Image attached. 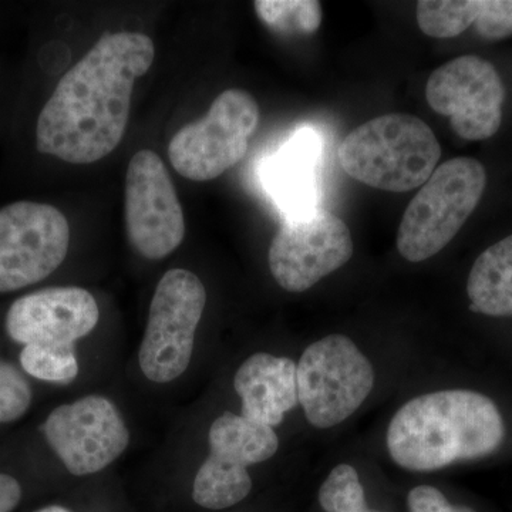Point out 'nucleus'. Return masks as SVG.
Returning a JSON list of instances; mask_svg holds the SVG:
<instances>
[{"label": "nucleus", "instance_id": "obj_1", "mask_svg": "<svg viewBox=\"0 0 512 512\" xmlns=\"http://www.w3.org/2000/svg\"><path fill=\"white\" fill-rule=\"evenodd\" d=\"M154 57L153 40L143 33L101 37L40 111L37 150L70 164H93L113 153L126 134L134 84Z\"/></svg>", "mask_w": 512, "mask_h": 512}, {"label": "nucleus", "instance_id": "obj_2", "mask_svg": "<svg viewBox=\"0 0 512 512\" xmlns=\"http://www.w3.org/2000/svg\"><path fill=\"white\" fill-rule=\"evenodd\" d=\"M504 436L503 416L490 397L443 390L414 397L394 414L387 448L394 463L406 470L434 471L490 456Z\"/></svg>", "mask_w": 512, "mask_h": 512}, {"label": "nucleus", "instance_id": "obj_3", "mask_svg": "<svg viewBox=\"0 0 512 512\" xmlns=\"http://www.w3.org/2000/svg\"><path fill=\"white\" fill-rule=\"evenodd\" d=\"M345 173L376 190L406 192L436 170L441 146L436 134L412 114H386L350 131L340 143Z\"/></svg>", "mask_w": 512, "mask_h": 512}, {"label": "nucleus", "instance_id": "obj_4", "mask_svg": "<svg viewBox=\"0 0 512 512\" xmlns=\"http://www.w3.org/2000/svg\"><path fill=\"white\" fill-rule=\"evenodd\" d=\"M487 185L480 161L457 157L434 170L404 211L397 249L404 259L421 262L439 254L476 210Z\"/></svg>", "mask_w": 512, "mask_h": 512}, {"label": "nucleus", "instance_id": "obj_5", "mask_svg": "<svg viewBox=\"0 0 512 512\" xmlns=\"http://www.w3.org/2000/svg\"><path fill=\"white\" fill-rule=\"evenodd\" d=\"M296 380L306 419L318 429H329L365 403L375 384V372L348 336L330 335L303 352L296 365Z\"/></svg>", "mask_w": 512, "mask_h": 512}, {"label": "nucleus", "instance_id": "obj_6", "mask_svg": "<svg viewBox=\"0 0 512 512\" xmlns=\"http://www.w3.org/2000/svg\"><path fill=\"white\" fill-rule=\"evenodd\" d=\"M259 123L251 94L228 89L212 101L207 116L181 128L168 146L174 170L187 180L211 181L245 157Z\"/></svg>", "mask_w": 512, "mask_h": 512}, {"label": "nucleus", "instance_id": "obj_7", "mask_svg": "<svg viewBox=\"0 0 512 512\" xmlns=\"http://www.w3.org/2000/svg\"><path fill=\"white\" fill-rule=\"evenodd\" d=\"M205 303L207 292L197 275L181 268L165 272L154 292L138 353L148 380L170 383L187 370Z\"/></svg>", "mask_w": 512, "mask_h": 512}, {"label": "nucleus", "instance_id": "obj_8", "mask_svg": "<svg viewBox=\"0 0 512 512\" xmlns=\"http://www.w3.org/2000/svg\"><path fill=\"white\" fill-rule=\"evenodd\" d=\"M66 217L49 204L18 201L0 210V292L43 281L69 251Z\"/></svg>", "mask_w": 512, "mask_h": 512}, {"label": "nucleus", "instance_id": "obj_9", "mask_svg": "<svg viewBox=\"0 0 512 512\" xmlns=\"http://www.w3.org/2000/svg\"><path fill=\"white\" fill-rule=\"evenodd\" d=\"M128 241L138 254L158 261L184 241L183 207L167 167L151 150L131 157L124 188Z\"/></svg>", "mask_w": 512, "mask_h": 512}, {"label": "nucleus", "instance_id": "obj_10", "mask_svg": "<svg viewBox=\"0 0 512 512\" xmlns=\"http://www.w3.org/2000/svg\"><path fill=\"white\" fill-rule=\"evenodd\" d=\"M426 99L467 141L488 140L503 123V80L493 63L478 56H460L434 70Z\"/></svg>", "mask_w": 512, "mask_h": 512}, {"label": "nucleus", "instance_id": "obj_11", "mask_svg": "<svg viewBox=\"0 0 512 512\" xmlns=\"http://www.w3.org/2000/svg\"><path fill=\"white\" fill-rule=\"evenodd\" d=\"M43 431L73 476L99 473L130 443V431L116 404L101 396H86L57 407L47 417Z\"/></svg>", "mask_w": 512, "mask_h": 512}, {"label": "nucleus", "instance_id": "obj_12", "mask_svg": "<svg viewBox=\"0 0 512 512\" xmlns=\"http://www.w3.org/2000/svg\"><path fill=\"white\" fill-rule=\"evenodd\" d=\"M352 255L348 225L329 212H316L286 222L272 239L268 259L282 289L305 292L348 264Z\"/></svg>", "mask_w": 512, "mask_h": 512}, {"label": "nucleus", "instance_id": "obj_13", "mask_svg": "<svg viewBox=\"0 0 512 512\" xmlns=\"http://www.w3.org/2000/svg\"><path fill=\"white\" fill-rule=\"evenodd\" d=\"M100 311L89 291L60 286L22 296L6 315V332L22 345H74L99 323Z\"/></svg>", "mask_w": 512, "mask_h": 512}, {"label": "nucleus", "instance_id": "obj_14", "mask_svg": "<svg viewBox=\"0 0 512 512\" xmlns=\"http://www.w3.org/2000/svg\"><path fill=\"white\" fill-rule=\"evenodd\" d=\"M241 416L264 426H279L299 403L296 365L288 357L255 353L235 373Z\"/></svg>", "mask_w": 512, "mask_h": 512}, {"label": "nucleus", "instance_id": "obj_15", "mask_svg": "<svg viewBox=\"0 0 512 512\" xmlns=\"http://www.w3.org/2000/svg\"><path fill=\"white\" fill-rule=\"evenodd\" d=\"M210 457L234 470L264 463L278 451L275 430L234 413H224L210 429Z\"/></svg>", "mask_w": 512, "mask_h": 512}, {"label": "nucleus", "instance_id": "obj_16", "mask_svg": "<svg viewBox=\"0 0 512 512\" xmlns=\"http://www.w3.org/2000/svg\"><path fill=\"white\" fill-rule=\"evenodd\" d=\"M471 311L493 318L512 316V235L485 249L468 275Z\"/></svg>", "mask_w": 512, "mask_h": 512}, {"label": "nucleus", "instance_id": "obj_17", "mask_svg": "<svg viewBox=\"0 0 512 512\" xmlns=\"http://www.w3.org/2000/svg\"><path fill=\"white\" fill-rule=\"evenodd\" d=\"M318 143L312 133L299 134L289 144L285 156L272 167L271 183L288 210H305L315 198V171Z\"/></svg>", "mask_w": 512, "mask_h": 512}, {"label": "nucleus", "instance_id": "obj_18", "mask_svg": "<svg viewBox=\"0 0 512 512\" xmlns=\"http://www.w3.org/2000/svg\"><path fill=\"white\" fill-rule=\"evenodd\" d=\"M259 20L282 36L312 35L322 23V6L312 0H256Z\"/></svg>", "mask_w": 512, "mask_h": 512}, {"label": "nucleus", "instance_id": "obj_19", "mask_svg": "<svg viewBox=\"0 0 512 512\" xmlns=\"http://www.w3.org/2000/svg\"><path fill=\"white\" fill-rule=\"evenodd\" d=\"M481 0H423L417 3L421 32L436 39H451L476 22Z\"/></svg>", "mask_w": 512, "mask_h": 512}, {"label": "nucleus", "instance_id": "obj_20", "mask_svg": "<svg viewBox=\"0 0 512 512\" xmlns=\"http://www.w3.org/2000/svg\"><path fill=\"white\" fill-rule=\"evenodd\" d=\"M20 365L30 376L50 383H70L79 373L74 345L25 346Z\"/></svg>", "mask_w": 512, "mask_h": 512}, {"label": "nucleus", "instance_id": "obj_21", "mask_svg": "<svg viewBox=\"0 0 512 512\" xmlns=\"http://www.w3.org/2000/svg\"><path fill=\"white\" fill-rule=\"evenodd\" d=\"M319 503L326 512H382L367 507L359 474L349 464H339L330 471L320 487Z\"/></svg>", "mask_w": 512, "mask_h": 512}, {"label": "nucleus", "instance_id": "obj_22", "mask_svg": "<svg viewBox=\"0 0 512 512\" xmlns=\"http://www.w3.org/2000/svg\"><path fill=\"white\" fill-rule=\"evenodd\" d=\"M32 404L28 380L10 363L0 360V423L19 420Z\"/></svg>", "mask_w": 512, "mask_h": 512}, {"label": "nucleus", "instance_id": "obj_23", "mask_svg": "<svg viewBox=\"0 0 512 512\" xmlns=\"http://www.w3.org/2000/svg\"><path fill=\"white\" fill-rule=\"evenodd\" d=\"M474 26L478 35L487 40L512 36V0H481Z\"/></svg>", "mask_w": 512, "mask_h": 512}, {"label": "nucleus", "instance_id": "obj_24", "mask_svg": "<svg viewBox=\"0 0 512 512\" xmlns=\"http://www.w3.org/2000/svg\"><path fill=\"white\" fill-rule=\"evenodd\" d=\"M410 512H476L466 505H453L437 488L420 485L407 497Z\"/></svg>", "mask_w": 512, "mask_h": 512}, {"label": "nucleus", "instance_id": "obj_25", "mask_svg": "<svg viewBox=\"0 0 512 512\" xmlns=\"http://www.w3.org/2000/svg\"><path fill=\"white\" fill-rule=\"evenodd\" d=\"M22 500L19 481L8 474H0V512H12Z\"/></svg>", "mask_w": 512, "mask_h": 512}, {"label": "nucleus", "instance_id": "obj_26", "mask_svg": "<svg viewBox=\"0 0 512 512\" xmlns=\"http://www.w3.org/2000/svg\"><path fill=\"white\" fill-rule=\"evenodd\" d=\"M35 512H72L67 510V508L62 507V505H49V507L40 508Z\"/></svg>", "mask_w": 512, "mask_h": 512}]
</instances>
